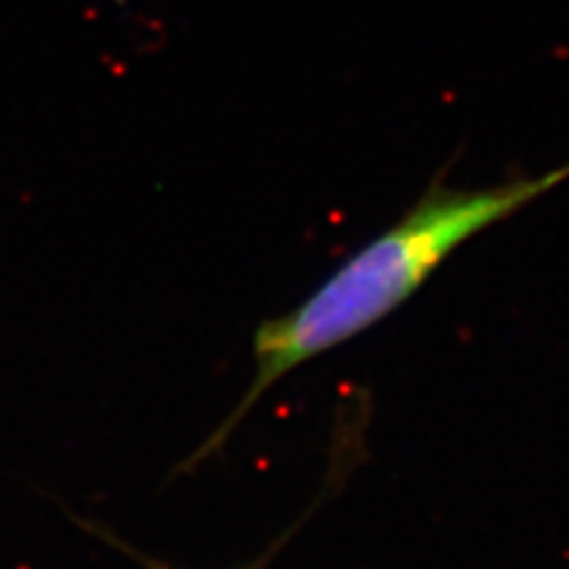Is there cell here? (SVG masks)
I'll use <instances>...</instances> for the list:
<instances>
[{"label":"cell","instance_id":"7a4b0ae2","mask_svg":"<svg viewBox=\"0 0 569 569\" xmlns=\"http://www.w3.org/2000/svg\"><path fill=\"white\" fill-rule=\"evenodd\" d=\"M77 525H81L86 531H91V533H96L98 539H102L104 543H110L112 548H117V550H121L123 556H129V558H133V560H138L142 567L146 569H178V567H173V565H169V562H162V560H157V558H150V556H146L142 553V550H138V548H133L131 543H127V541H121L117 533H112L110 529H104L102 525H98V522H91V520H83V518H77ZM273 550L276 548H271V553L269 556H261L254 565H249V567H242V569H261L266 562L271 560V556H273Z\"/></svg>","mask_w":569,"mask_h":569},{"label":"cell","instance_id":"6da1fadb","mask_svg":"<svg viewBox=\"0 0 569 569\" xmlns=\"http://www.w3.org/2000/svg\"><path fill=\"white\" fill-rule=\"evenodd\" d=\"M569 181V162L543 176L462 190L435 183L403 217L349 254L290 311L266 318L252 337L254 376L244 397L183 470L217 456L236 427L292 370L382 323L458 247Z\"/></svg>","mask_w":569,"mask_h":569}]
</instances>
